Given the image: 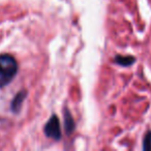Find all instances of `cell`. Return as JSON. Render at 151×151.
<instances>
[{"mask_svg":"<svg viewBox=\"0 0 151 151\" xmlns=\"http://www.w3.org/2000/svg\"><path fill=\"white\" fill-rule=\"evenodd\" d=\"M18 71V63L12 55H0V87L7 85Z\"/></svg>","mask_w":151,"mask_h":151,"instance_id":"1","label":"cell"},{"mask_svg":"<svg viewBox=\"0 0 151 151\" xmlns=\"http://www.w3.org/2000/svg\"><path fill=\"white\" fill-rule=\"evenodd\" d=\"M45 132H46L47 137L54 139V140H59L61 138L60 123H59V119L56 115L52 116L48 121V123L46 124Z\"/></svg>","mask_w":151,"mask_h":151,"instance_id":"2","label":"cell"},{"mask_svg":"<svg viewBox=\"0 0 151 151\" xmlns=\"http://www.w3.org/2000/svg\"><path fill=\"white\" fill-rule=\"evenodd\" d=\"M64 122H65V130L67 134H70L75 128V123H73V117L68 111H65L64 114Z\"/></svg>","mask_w":151,"mask_h":151,"instance_id":"3","label":"cell"},{"mask_svg":"<svg viewBox=\"0 0 151 151\" xmlns=\"http://www.w3.org/2000/svg\"><path fill=\"white\" fill-rule=\"evenodd\" d=\"M116 62L123 66H128L132 65L134 62V58L132 56H117L116 57Z\"/></svg>","mask_w":151,"mask_h":151,"instance_id":"4","label":"cell"},{"mask_svg":"<svg viewBox=\"0 0 151 151\" xmlns=\"http://www.w3.org/2000/svg\"><path fill=\"white\" fill-rule=\"evenodd\" d=\"M25 92H20L19 94L16 96L15 101H14L13 103V110L14 111H18L19 110V108L21 107L22 105V101H23L24 97H25Z\"/></svg>","mask_w":151,"mask_h":151,"instance_id":"5","label":"cell"},{"mask_svg":"<svg viewBox=\"0 0 151 151\" xmlns=\"http://www.w3.org/2000/svg\"><path fill=\"white\" fill-rule=\"evenodd\" d=\"M144 149L149 150L151 149V132H148L144 139Z\"/></svg>","mask_w":151,"mask_h":151,"instance_id":"6","label":"cell"}]
</instances>
